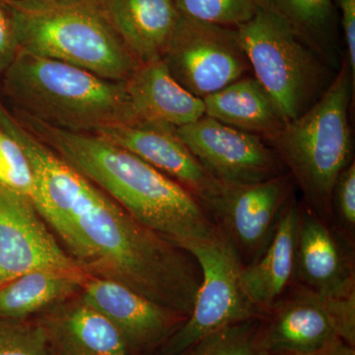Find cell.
Instances as JSON below:
<instances>
[{"label": "cell", "instance_id": "9", "mask_svg": "<svg viewBox=\"0 0 355 355\" xmlns=\"http://www.w3.org/2000/svg\"><path fill=\"white\" fill-rule=\"evenodd\" d=\"M172 76L203 99L250 71L237 30L180 17L162 58Z\"/></svg>", "mask_w": 355, "mask_h": 355}, {"label": "cell", "instance_id": "23", "mask_svg": "<svg viewBox=\"0 0 355 355\" xmlns=\"http://www.w3.org/2000/svg\"><path fill=\"white\" fill-rule=\"evenodd\" d=\"M261 319L254 318L214 331L184 355H270L261 340Z\"/></svg>", "mask_w": 355, "mask_h": 355}, {"label": "cell", "instance_id": "27", "mask_svg": "<svg viewBox=\"0 0 355 355\" xmlns=\"http://www.w3.org/2000/svg\"><path fill=\"white\" fill-rule=\"evenodd\" d=\"M333 226L354 246L355 233V164L352 161L336 179L331 196Z\"/></svg>", "mask_w": 355, "mask_h": 355}, {"label": "cell", "instance_id": "29", "mask_svg": "<svg viewBox=\"0 0 355 355\" xmlns=\"http://www.w3.org/2000/svg\"><path fill=\"white\" fill-rule=\"evenodd\" d=\"M345 39L347 62L355 85V0H335Z\"/></svg>", "mask_w": 355, "mask_h": 355}, {"label": "cell", "instance_id": "22", "mask_svg": "<svg viewBox=\"0 0 355 355\" xmlns=\"http://www.w3.org/2000/svg\"><path fill=\"white\" fill-rule=\"evenodd\" d=\"M326 64L335 62L338 16L335 0H266Z\"/></svg>", "mask_w": 355, "mask_h": 355}, {"label": "cell", "instance_id": "1", "mask_svg": "<svg viewBox=\"0 0 355 355\" xmlns=\"http://www.w3.org/2000/svg\"><path fill=\"white\" fill-rule=\"evenodd\" d=\"M62 244L89 277L114 280L188 318L202 272L186 250L130 216L87 179Z\"/></svg>", "mask_w": 355, "mask_h": 355}, {"label": "cell", "instance_id": "17", "mask_svg": "<svg viewBox=\"0 0 355 355\" xmlns=\"http://www.w3.org/2000/svg\"><path fill=\"white\" fill-rule=\"evenodd\" d=\"M139 64L161 60L180 15L174 0H93Z\"/></svg>", "mask_w": 355, "mask_h": 355}, {"label": "cell", "instance_id": "26", "mask_svg": "<svg viewBox=\"0 0 355 355\" xmlns=\"http://www.w3.org/2000/svg\"><path fill=\"white\" fill-rule=\"evenodd\" d=\"M0 355H55L39 321L0 317Z\"/></svg>", "mask_w": 355, "mask_h": 355}, {"label": "cell", "instance_id": "12", "mask_svg": "<svg viewBox=\"0 0 355 355\" xmlns=\"http://www.w3.org/2000/svg\"><path fill=\"white\" fill-rule=\"evenodd\" d=\"M35 270H83L31 200L0 186V286Z\"/></svg>", "mask_w": 355, "mask_h": 355}, {"label": "cell", "instance_id": "4", "mask_svg": "<svg viewBox=\"0 0 355 355\" xmlns=\"http://www.w3.org/2000/svg\"><path fill=\"white\" fill-rule=\"evenodd\" d=\"M354 93L345 60L319 99L266 140L302 193L306 207L331 225L334 187L354 161L349 120Z\"/></svg>", "mask_w": 355, "mask_h": 355}, {"label": "cell", "instance_id": "7", "mask_svg": "<svg viewBox=\"0 0 355 355\" xmlns=\"http://www.w3.org/2000/svg\"><path fill=\"white\" fill-rule=\"evenodd\" d=\"M184 250L197 261L202 282L190 316L163 345L161 355L184 354L214 331L263 317L243 289L241 261L221 231L210 239L191 242Z\"/></svg>", "mask_w": 355, "mask_h": 355}, {"label": "cell", "instance_id": "19", "mask_svg": "<svg viewBox=\"0 0 355 355\" xmlns=\"http://www.w3.org/2000/svg\"><path fill=\"white\" fill-rule=\"evenodd\" d=\"M125 84L139 121L181 128L205 114L202 99L178 83L162 58L137 65Z\"/></svg>", "mask_w": 355, "mask_h": 355}, {"label": "cell", "instance_id": "8", "mask_svg": "<svg viewBox=\"0 0 355 355\" xmlns=\"http://www.w3.org/2000/svg\"><path fill=\"white\" fill-rule=\"evenodd\" d=\"M261 336L270 355H307L343 342L355 347V292L319 295L292 284L261 319Z\"/></svg>", "mask_w": 355, "mask_h": 355}, {"label": "cell", "instance_id": "20", "mask_svg": "<svg viewBox=\"0 0 355 355\" xmlns=\"http://www.w3.org/2000/svg\"><path fill=\"white\" fill-rule=\"evenodd\" d=\"M202 101L205 116L266 141L286 125L277 104L254 77H242Z\"/></svg>", "mask_w": 355, "mask_h": 355}, {"label": "cell", "instance_id": "31", "mask_svg": "<svg viewBox=\"0 0 355 355\" xmlns=\"http://www.w3.org/2000/svg\"><path fill=\"white\" fill-rule=\"evenodd\" d=\"M1 2H12V1H51V0H0Z\"/></svg>", "mask_w": 355, "mask_h": 355}, {"label": "cell", "instance_id": "5", "mask_svg": "<svg viewBox=\"0 0 355 355\" xmlns=\"http://www.w3.org/2000/svg\"><path fill=\"white\" fill-rule=\"evenodd\" d=\"M3 3L12 14L19 51L118 83H125L139 64L93 0Z\"/></svg>", "mask_w": 355, "mask_h": 355}, {"label": "cell", "instance_id": "32", "mask_svg": "<svg viewBox=\"0 0 355 355\" xmlns=\"http://www.w3.org/2000/svg\"><path fill=\"white\" fill-rule=\"evenodd\" d=\"M180 355H184V354H180Z\"/></svg>", "mask_w": 355, "mask_h": 355}, {"label": "cell", "instance_id": "14", "mask_svg": "<svg viewBox=\"0 0 355 355\" xmlns=\"http://www.w3.org/2000/svg\"><path fill=\"white\" fill-rule=\"evenodd\" d=\"M80 298L116 327L135 355L161 349L187 319L130 287L102 277H88Z\"/></svg>", "mask_w": 355, "mask_h": 355}, {"label": "cell", "instance_id": "11", "mask_svg": "<svg viewBox=\"0 0 355 355\" xmlns=\"http://www.w3.org/2000/svg\"><path fill=\"white\" fill-rule=\"evenodd\" d=\"M176 132L219 183H258L287 172L263 137L229 127L205 114L195 123L176 128Z\"/></svg>", "mask_w": 355, "mask_h": 355}, {"label": "cell", "instance_id": "15", "mask_svg": "<svg viewBox=\"0 0 355 355\" xmlns=\"http://www.w3.org/2000/svg\"><path fill=\"white\" fill-rule=\"evenodd\" d=\"M354 246L300 203L294 284L334 297L355 292Z\"/></svg>", "mask_w": 355, "mask_h": 355}, {"label": "cell", "instance_id": "16", "mask_svg": "<svg viewBox=\"0 0 355 355\" xmlns=\"http://www.w3.org/2000/svg\"><path fill=\"white\" fill-rule=\"evenodd\" d=\"M300 203L292 196L280 214L272 239L263 253L242 266L245 293L263 316L294 284Z\"/></svg>", "mask_w": 355, "mask_h": 355}, {"label": "cell", "instance_id": "10", "mask_svg": "<svg viewBox=\"0 0 355 355\" xmlns=\"http://www.w3.org/2000/svg\"><path fill=\"white\" fill-rule=\"evenodd\" d=\"M294 190L287 172L258 183L222 184L207 212L234 247L243 266L258 259L268 246Z\"/></svg>", "mask_w": 355, "mask_h": 355}, {"label": "cell", "instance_id": "2", "mask_svg": "<svg viewBox=\"0 0 355 355\" xmlns=\"http://www.w3.org/2000/svg\"><path fill=\"white\" fill-rule=\"evenodd\" d=\"M28 130L140 223L184 249L220 231L193 193L97 133L73 132L14 113Z\"/></svg>", "mask_w": 355, "mask_h": 355}, {"label": "cell", "instance_id": "6", "mask_svg": "<svg viewBox=\"0 0 355 355\" xmlns=\"http://www.w3.org/2000/svg\"><path fill=\"white\" fill-rule=\"evenodd\" d=\"M236 30L254 78L286 123L307 111L328 87L327 64L266 0Z\"/></svg>", "mask_w": 355, "mask_h": 355}, {"label": "cell", "instance_id": "30", "mask_svg": "<svg viewBox=\"0 0 355 355\" xmlns=\"http://www.w3.org/2000/svg\"><path fill=\"white\" fill-rule=\"evenodd\" d=\"M307 355H355V347L347 343L340 342L331 345L328 349Z\"/></svg>", "mask_w": 355, "mask_h": 355}, {"label": "cell", "instance_id": "24", "mask_svg": "<svg viewBox=\"0 0 355 355\" xmlns=\"http://www.w3.org/2000/svg\"><path fill=\"white\" fill-rule=\"evenodd\" d=\"M263 2V0H174L180 15L184 18L233 29L251 20Z\"/></svg>", "mask_w": 355, "mask_h": 355}, {"label": "cell", "instance_id": "28", "mask_svg": "<svg viewBox=\"0 0 355 355\" xmlns=\"http://www.w3.org/2000/svg\"><path fill=\"white\" fill-rule=\"evenodd\" d=\"M19 53L17 35L12 14L0 1V81Z\"/></svg>", "mask_w": 355, "mask_h": 355}, {"label": "cell", "instance_id": "18", "mask_svg": "<svg viewBox=\"0 0 355 355\" xmlns=\"http://www.w3.org/2000/svg\"><path fill=\"white\" fill-rule=\"evenodd\" d=\"M43 313L38 321L55 355H135L116 327L80 297Z\"/></svg>", "mask_w": 355, "mask_h": 355}, {"label": "cell", "instance_id": "25", "mask_svg": "<svg viewBox=\"0 0 355 355\" xmlns=\"http://www.w3.org/2000/svg\"><path fill=\"white\" fill-rule=\"evenodd\" d=\"M0 186L19 193L36 205V178L20 144L0 127Z\"/></svg>", "mask_w": 355, "mask_h": 355}, {"label": "cell", "instance_id": "13", "mask_svg": "<svg viewBox=\"0 0 355 355\" xmlns=\"http://www.w3.org/2000/svg\"><path fill=\"white\" fill-rule=\"evenodd\" d=\"M182 184L207 210L222 184L209 174L178 135L176 128L153 121L110 125L96 132Z\"/></svg>", "mask_w": 355, "mask_h": 355}, {"label": "cell", "instance_id": "21", "mask_svg": "<svg viewBox=\"0 0 355 355\" xmlns=\"http://www.w3.org/2000/svg\"><path fill=\"white\" fill-rule=\"evenodd\" d=\"M87 273L35 270L0 286V317L28 319L73 298L83 291Z\"/></svg>", "mask_w": 355, "mask_h": 355}, {"label": "cell", "instance_id": "3", "mask_svg": "<svg viewBox=\"0 0 355 355\" xmlns=\"http://www.w3.org/2000/svg\"><path fill=\"white\" fill-rule=\"evenodd\" d=\"M14 113L73 132L137 121L125 83L19 51L1 81Z\"/></svg>", "mask_w": 355, "mask_h": 355}]
</instances>
